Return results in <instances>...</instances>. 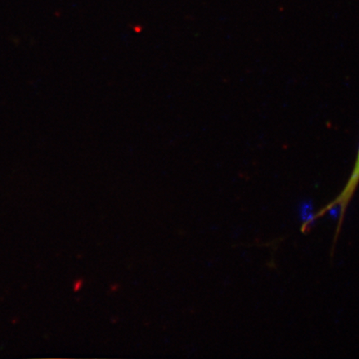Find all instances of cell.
<instances>
[{"instance_id": "cell-2", "label": "cell", "mask_w": 359, "mask_h": 359, "mask_svg": "<svg viewBox=\"0 0 359 359\" xmlns=\"http://www.w3.org/2000/svg\"><path fill=\"white\" fill-rule=\"evenodd\" d=\"M83 285V280H79L76 281L74 283V290L75 292L80 290L81 288H82Z\"/></svg>"}, {"instance_id": "cell-1", "label": "cell", "mask_w": 359, "mask_h": 359, "mask_svg": "<svg viewBox=\"0 0 359 359\" xmlns=\"http://www.w3.org/2000/svg\"><path fill=\"white\" fill-rule=\"evenodd\" d=\"M358 185L359 149L355 165H354L353 172L351 175H350L348 181L346 183V185H345L344 187V189L341 191L339 194L337 196L333 201H331L329 202V203L325 206H323V208L320 210H318L317 212L314 213L312 217L308 218L306 221H305V222L303 224L302 230L303 229H306L309 226H311L313 222H316L317 219L324 217V215L331 212L332 210L338 208L339 209V217L338 224H337L335 235L334 238V247L336 242L338 241V238L339 237L341 230H342L345 215H346L348 205L350 202H351L352 199L353 198L354 194H355V191Z\"/></svg>"}]
</instances>
